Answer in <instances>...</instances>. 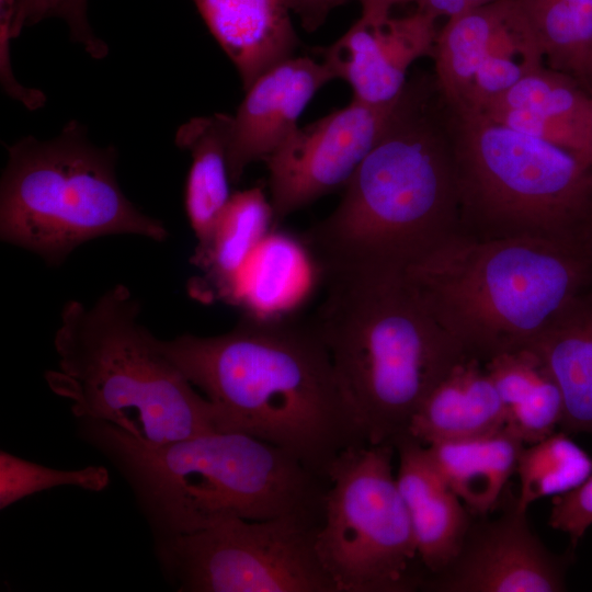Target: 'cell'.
Here are the masks:
<instances>
[{
  "label": "cell",
  "instance_id": "6da1fadb",
  "mask_svg": "<svg viewBox=\"0 0 592 592\" xmlns=\"http://www.w3.org/2000/svg\"><path fill=\"white\" fill-rule=\"evenodd\" d=\"M159 342L212 403L218 431L270 443L325 480L342 451L366 443L314 321L244 314L225 333Z\"/></svg>",
  "mask_w": 592,
  "mask_h": 592
},
{
  "label": "cell",
  "instance_id": "7a4b0ae2",
  "mask_svg": "<svg viewBox=\"0 0 592 592\" xmlns=\"http://www.w3.org/2000/svg\"><path fill=\"white\" fill-rule=\"evenodd\" d=\"M423 81L407 84L338 206L306 232L328 275L407 265L460 223L448 114Z\"/></svg>",
  "mask_w": 592,
  "mask_h": 592
},
{
  "label": "cell",
  "instance_id": "3957f363",
  "mask_svg": "<svg viewBox=\"0 0 592 592\" xmlns=\"http://www.w3.org/2000/svg\"><path fill=\"white\" fill-rule=\"evenodd\" d=\"M329 276L314 318L367 444H392L435 386L469 355L437 321L405 269Z\"/></svg>",
  "mask_w": 592,
  "mask_h": 592
},
{
  "label": "cell",
  "instance_id": "277c9868",
  "mask_svg": "<svg viewBox=\"0 0 592 592\" xmlns=\"http://www.w3.org/2000/svg\"><path fill=\"white\" fill-rule=\"evenodd\" d=\"M83 422L86 437L122 469L160 535L323 510L328 481L253 436L216 431L150 444L106 422Z\"/></svg>",
  "mask_w": 592,
  "mask_h": 592
},
{
  "label": "cell",
  "instance_id": "5b68a950",
  "mask_svg": "<svg viewBox=\"0 0 592 592\" xmlns=\"http://www.w3.org/2000/svg\"><path fill=\"white\" fill-rule=\"evenodd\" d=\"M469 356L524 349L592 282V241L453 232L405 267Z\"/></svg>",
  "mask_w": 592,
  "mask_h": 592
},
{
  "label": "cell",
  "instance_id": "8992f818",
  "mask_svg": "<svg viewBox=\"0 0 592 592\" xmlns=\"http://www.w3.org/2000/svg\"><path fill=\"white\" fill-rule=\"evenodd\" d=\"M140 304L116 284L92 305H64L54 345L58 368L45 374L54 394L82 421L110 423L163 444L218 431L215 410L139 321Z\"/></svg>",
  "mask_w": 592,
  "mask_h": 592
},
{
  "label": "cell",
  "instance_id": "52a82bcc",
  "mask_svg": "<svg viewBox=\"0 0 592 592\" xmlns=\"http://www.w3.org/2000/svg\"><path fill=\"white\" fill-rule=\"evenodd\" d=\"M7 148L0 182L3 242L56 266L100 237L168 238L163 223L140 212L123 193L115 148L92 144L78 121H69L49 140L26 136Z\"/></svg>",
  "mask_w": 592,
  "mask_h": 592
},
{
  "label": "cell",
  "instance_id": "ba28073f",
  "mask_svg": "<svg viewBox=\"0 0 592 592\" xmlns=\"http://www.w3.org/2000/svg\"><path fill=\"white\" fill-rule=\"evenodd\" d=\"M460 223L482 238L592 241V163L448 106Z\"/></svg>",
  "mask_w": 592,
  "mask_h": 592
},
{
  "label": "cell",
  "instance_id": "9c48e42d",
  "mask_svg": "<svg viewBox=\"0 0 592 592\" xmlns=\"http://www.w3.org/2000/svg\"><path fill=\"white\" fill-rule=\"evenodd\" d=\"M394 449L389 443L356 444L328 469L315 548L337 592L422 588L426 576L392 473Z\"/></svg>",
  "mask_w": 592,
  "mask_h": 592
},
{
  "label": "cell",
  "instance_id": "30bf717a",
  "mask_svg": "<svg viewBox=\"0 0 592 592\" xmlns=\"http://www.w3.org/2000/svg\"><path fill=\"white\" fill-rule=\"evenodd\" d=\"M321 513L232 519L160 535L157 556L181 592H337L315 548Z\"/></svg>",
  "mask_w": 592,
  "mask_h": 592
},
{
  "label": "cell",
  "instance_id": "8fae6325",
  "mask_svg": "<svg viewBox=\"0 0 592 592\" xmlns=\"http://www.w3.org/2000/svg\"><path fill=\"white\" fill-rule=\"evenodd\" d=\"M398 100L372 105L353 99L349 105L298 126L264 159L274 218L283 219L344 187L382 136Z\"/></svg>",
  "mask_w": 592,
  "mask_h": 592
},
{
  "label": "cell",
  "instance_id": "7c38bea8",
  "mask_svg": "<svg viewBox=\"0 0 592 592\" xmlns=\"http://www.w3.org/2000/svg\"><path fill=\"white\" fill-rule=\"evenodd\" d=\"M424 590L441 592H559L565 566L532 532L516 500L500 517L470 522L455 559L428 576Z\"/></svg>",
  "mask_w": 592,
  "mask_h": 592
},
{
  "label": "cell",
  "instance_id": "4fadbf2b",
  "mask_svg": "<svg viewBox=\"0 0 592 592\" xmlns=\"http://www.w3.org/2000/svg\"><path fill=\"white\" fill-rule=\"evenodd\" d=\"M436 18L414 13L380 21L360 18L322 49V62L334 79L350 84L353 99L372 105L395 102L402 94L409 67L432 57L439 32Z\"/></svg>",
  "mask_w": 592,
  "mask_h": 592
},
{
  "label": "cell",
  "instance_id": "5bb4252c",
  "mask_svg": "<svg viewBox=\"0 0 592 592\" xmlns=\"http://www.w3.org/2000/svg\"><path fill=\"white\" fill-rule=\"evenodd\" d=\"M334 77L322 62L292 56L263 72L247 90L232 115L228 147L230 181L277 149L298 127L306 106Z\"/></svg>",
  "mask_w": 592,
  "mask_h": 592
},
{
  "label": "cell",
  "instance_id": "9a60e30c",
  "mask_svg": "<svg viewBox=\"0 0 592 592\" xmlns=\"http://www.w3.org/2000/svg\"><path fill=\"white\" fill-rule=\"evenodd\" d=\"M392 445L399 456L397 485L420 560L428 576L436 574L459 553L471 522L470 512L443 479L425 445L408 434L396 439Z\"/></svg>",
  "mask_w": 592,
  "mask_h": 592
},
{
  "label": "cell",
  "instance_id": "2e32d148",
  "mask_svg": "<svg viewBox=\"0 0 592 592\" xmlns=\"http://www.w3.org/2000/svg\"><path fill=\"white\" fill-rule=\"evenodd\" d=\"M209 32L236 67L244 91L298 45L286 0H193Z\"/></svg>",
  "mask_w": 592,
  "mask_h": 592
},
{
  "label": "cell",
  "instance_id": "e0dca14e",
  "mask_svg": "<svg viewBox=\"0 0 592 592\" xmlns=\"http://www.w3.org/2000/svg\"><path fill=\"white\" fill-rule=\"evenodd\" d=\"M525 348L538 356L562 394L560 428L592 434V282Z\"/></svg>",
  "mask_w": 592,
  "mask_h": 592
},
{
  "label": "cell",
  "instance_id": "ac0fdd59",
  "mask_svg": "<svg viewBox=\"0 0 592 592\" xmlns=\"http://www.w3.org/2000/svg\"><path fill=\"white\" fill-rule=\"evenodd\" d=\"M274 212L262 187L231 194L206 244L196 247L191 263L201 275L189 285L191 296L232 304L241 275L252 254L270 232Z\"/></svg>",
  "mask_w": 592,
  "mask_h": 592
},
{
  "label": "cell",
  "instance_id": "d6986e66",
  "mask_svg": "<svg viewBox=\"0 0 592 592\" xmlns=\"http://www.w3.org/2000/svg\"><path fill=\"white\" fill-rule=\"evenodd\" d=\"M504 428L500 396L480 360L459 362L413 414L408 435L423 445L455 441Z\"/></svg>",
  "mask_w": 592,
  "mask_h": 592
},
{
  "label": "cell",
  "instance_id": "ffe728a7",
  "mask_svg": "<svg viewBox=\"0 0 592 592\" xmlns=\"http://www.w3.org/2000/svg\"><path fill=\"white\" fill-rule=\"evenodd\" d=\"M524 445L502 428L425 446L434 466L470 514L483 516L498 504Z\"/></svg>",
  "mask_w": 592,
  "mask_h": 592
},
{
  "label": "cell",
  "instance_id": "44dd1931",
  "mask_svg": "<svg viewBox=\"0 0 592 592\" xmlns=\"http://www.w3.org/2000/svg\"><path fill=\"white\" fill-rule=\"evenodd\" d=\"M231 125L232 115L215 113L192 117L175 133V145L192 157L184 203L196 247L208 242L231 196L228 169Z\"/></svg>",
  "mask_w": 592,
  "mask_h": 592
},
{
  "label": "cell",
  "instance_id": "7402d4cb",
  "mask_svg": "<svg viewBox=\"0 0 592 592\" xmlns=\"http://www.w3.org/2000/svg\"><path fill=\"white\" fill-rule=\"evenodd\" d=\"M503 406L504 428L524 444L553 434L563 417L562 394L538 356L524 348L487 361Z\"/></svg>",
  "mask_w": 592,
  "mask_h": 592
},
{
  "label": "cell",
  "instance_id": "603a6c76",
  "mask_svg": "<svg viewBox=\"0 0 592 592\" xmlns=\"http://www.w3.org/2000/svg\"><path fill=\"white\" fill-rule=\"evenodd\" d=\"M316 264L306 244L270 231L248 262L232 305L257 317L286 315L309 294Z\"/></svg>",
  "mask_w": 592,
  "mask_h": 592
},
{
  "label": "cell",
  "instance_id": "cb8c5ba5",
  "mask_svg": "<svg viewBox=\"0 0 592 592\" xmlns=\"http://www.w3.org/2000/svg\"><path fill=\"white\" fill-rule=\"evenodd\" d=\"M513 0H493L449 18L434 53L435 87L451 107H459Z\"/></svg>",
  "mask_w": 592,
  "mask_h": 592
},
{
  "label": "cell",
  "instance_id": "d4e9b609",
  "mask_svg": "<svg viewBox=\"0 0 592 592\" xmlns=\"http://www.w3.org/2000/svg\"><path fill=\"white\" fill-rule=\"evenodd\" d=\"M545 64L588 89L592 79V0H516Z\"/></svg>",
  "mask_w": 592,
  "mask_h": 592
},
{
  "label": "cell",
  "instance_id": "484cf974",
  "mask_svg": "<svg viewBox=\"0 0 592 592\" xmlns=\"http://www.w3.org/2000/svg\"><path fill=\"white\" fill-rule=\"evenodd\" d=\"M544 55L516 0L474 76L460 110L480 112L525 76L542 69Z\"/></svg>",
  "mask_w": 592,
  "mask_h": 592
},
{
  "label": "cell",
  "instance_id": "4316f807",
  "mask_svg": "<svg viewBox=\"0 0 592 592\" xmlns=\"http://www.w3.org/2000/svg\"><path fill=\"white\" fill-rule=\"evenodd\" d=\"M515 473L520 478L517 508L526 511L535 501L567 493L592 473V458L565 431L522 448Z\"/></svg>",
  "mask_w": 592,
  "mask_h": 592
},
{
  "label": "cell",
  "instance_id": "83f0119b",
  "mask_svg": "<svg viewBox=\"0 0 592 592\" xmlns=\"http://www.w3.org/2000/svg\"><path fill=\"white\" fill-rule=\"evenodd\" d=\"M496 110L526 111L592 126L588 90L573 77L548 67L525 76L477 113Z\"/></svg>",
  "mask_w": 592,
  "mask_h": 592
},
{
  "label": "cell",
  "instance_id": "f1b7e54d",
  "mask_svg": "<svg viewBox=\"0 0 592 592\" xmlns=\"http://www.w3.org/2000/svg\"><path fill=\"white\" fill-rule=\"evenodd\" d=\"M110 481L103 466H88L76 470H61L0 452V509L27 496L59 486H73L89 491H101Z\"/></svg>",
  "mask_w": 592,
  "mask_h": 592
},
{
  "label": "cell",
  "instance_id": "f546056e",
  "mask_svg": "<svg viewBox=\"0 0 592 592\" xmlns=\"http://www.w3.org/2000/svg\"><path fill=\"white\" fill-rule=\"evenodd\" d=\"M492 122L573 152L592 163V126L520 110L480 113Z\"/></svg>",
  "mask_w": 592,
  "mask_h": 592
},
{
  "label": "cell",
  "instance_id": "4dcf8cb0",
  "mask_svg": "<svg viewBox=\"0 0 592 592\" xmlns=\"http://www.w3.org/2000/svg\"><path fill=\"white\" fill-rule=\"evenodd\" d=\"M548 524L567 534L572 546L578 544L592 525V473L573 490L554 497Z\"/></svg>",
  "mask_w": 592,
  "mask_h": 592
},
{
  "label": "cell",
  "instance_id": "1f68e13d",
  "mask_svg": "<svg viewBox=\"0 0 592 592\" xmlns=\"http://www.w3.org/2000/svg\"><path fill=\"white\" fill-rule=\"evenodd\" d=\"M57 16L66 21L71 39L81 44L91 57L101 59L107 55V45L94 35L89 24L87 0H62Z\"/></svg>",
  "mask_w": 592,
  "mask_h": 592
},
{
  "label": "cell",
  "instance_id": "d6a6232c",
  "mask_svg": "<svg viewBox=\"0 0 592 592\" xmlns=\"http://www.w3.org/2000/svg\"><path fill=\"white\" fill-rule=\"evenodd\" d=\"M293 14L307 32H315L337 8L352 0H286Z\"/></svg>",
  "mask_w": 592,
  "mask_h": 592
},
{
  "label": "cell",
  "instance_id": "836d02e7",
  "mask_svg": "<svg viewBox=\"0 0 592 592\" xmlns=\"http://www.w3.org/2000/svg\"><path fill=\"white\" fill-rule=\"evenodd\" d=\"M62 0H23L16 22V37L24 26L36 24L44 19L57 16Z\"/></svg>",
  "mask_w": 592,
  "mask_h": 592
},
{
  "label": "cell",
  "instance_id": "e575fe53",
  "mask_svg": "<svg viewBox=\"0 0 592 592\" xmlns=\"http://www.w3.org/2000/svg\"><path fill=\"white\" fill-rule=\"evenodd\" d=\"M418 10L434 18L447 19L465 13L493 0H412Z\"/></svg>",
  "mask_w": 592,
  "mask_h": 592
},
{
  "label": "cell",
  "instance_id": "d590c367",
  "mask_svg": "<svg viewBox=\"0 0 592 592\" xmlns=\"http://www.w3.org/2000/svg\"><path fill=\"white\" fill-rule=\"evenodd\" d=\"M23 0H0V43L15 38L16 22Z\"/></svg>",
  "mask_w": 592,
  "mask_h": 592
},
{
  "label": "cell",
  "instance_id": "8d00e7d4",
  "mask_svg": "<svg viewBox=\"0 0 592 592\" xmlns=\"http://www.w3.org/2000/svg\"><path fill=\"white\" fill-rule=\"evenodd\" d=\"M361 4L360 18L368 21H380L390 16L392 8L412 0H357Z\"/></svg>",
  "mask_w": 592,
  "mask_h": 592
},
{
  "label": "cell",
  "instance_id": "74e56055",
  "mask_svg": "<svg viewBox=\"0 0 592 592\" xmlns=\"http://www.w3.org/2000/svg\"><path fill=\"white\" fill-rule=\"evenodd\" d=\"M588 92L590 93L591 104H592V84L588 88Z\"/></svg>",
  "mask_w": 592,
  "mask_h": 592
},
{
  "label": "cell",
  "instance_id": "f35d334b",
  "mask_svg": "<svg viewBox=\"0 0 592 592\" xmlns=\"http://www.w3.org/2000/svg\"><path fill=\"white\" fill-rule=\"evenodd\" d=\"M591 84H592V79H591V82H590L589 87H590ZM589 87H588V88H589ZM587 90H588V89H587Z\"/></svg>",
  "mask_w": 592,
  "mask_h": 592
}]
</instances>
